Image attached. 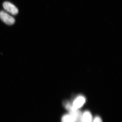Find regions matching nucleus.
Here are the masks:
<instances>
[{
	"instance_id": "nucleus-1",
	"label": "nucleus",
	"mask_w": 122,
	"mask_h": 122,
	"mask_svg": "<svg viewBox=\"0 0 122 122\" xmlns=\"http://www.w3.org/2000/svg\"><path fill=\"white\" fill-rule=\"evenodd\" d=\"M63 105L75 122H81L82 113L79 109L74 108L72 104L68 101H65L63 102Z\"/></svg>"
},
{
	"instance_id": "nucleus-5",
	"label": "nucleus",
	"mask_w": 122,
	"mask_h": 122,
	"mask_svg": "<svg viewBox=\"0 0 122 122\" xmlns=\"http://www.w3.org/2000/svg\"><path fill=\"white\" fill-rule=\"evenodd\" d=\"M92 115L90 111H86L82 114L81 122H92Z\"/></svg>"
},
{
	"instance_id": "nucleus-4",
	"label": "nucleus",
	"mask_w": 122,
	"mask_h": 122,
	"mask_svg": "<svg viewBox=\"0 0 122 122\" xmlns=\"http://www.w3.org/2000/svg\"><path fill=\"white\" fill-rule=\"evenodd\" d=\"M5 9L13 15H16L18 13V10L14 5L9 2H5L3 4Z\"/></svg>"
},
{
	"instance_id": "nucleus-2",
	"label": "nucleus",
	"mask_w": 122,
	"mask_h": 122,
	"mask_svg": "<svg viewBox=\"0 0 122 122\" xmlns=\"http://www.w3.org/2000/svg\"><path fill=\"white\" fill-rule=\"evenodd\" d=\"M0 18L7 25H13L15 22L14 18L4 11L0 12Z\"/></svg>"
},
{
	"instance_id": "nucleus-3",
	"label": "nucleus",
	"mask_w": 122,
	"mask_h": 122,
	"mask_svg": "<svg viewBox=\"0 0 122 122\" xmlns=\"http://www.w3.org/2000/svg\"><path fill=\"white\" fill-rule=\"evenodd\" d=\"M86 99L84 96L79 95L75 99L72 105L75 109H79L82 107L86 102Z\"/></svg>"
},
{
	"instance_id": "nucleus-6",
	"label": "nucleus",
	"mask_w": 122,
	"mask_h": 122,
	"mask_svg": "<svg viewBox=\"0 0 122 122\" xmlns=\"http://www.w3.org/2000/svg\"><path fill=\"white\" fill-rule=\"evenodd\" d=\"M61 122H75L72 117L69 114L64 115L61 119Z\"/></svg>"
},
{
	"instance_id": "nucleus-7",
	"label": "nucleus",
	"mask_w": 122,
	"mask_h": 122,
	"mask_svg": "<svg viewBox=\"0 0 122 122\" xmlns=\"http://www.w3.org/2000/svg\"><path fill=\"white\" fill-rule=\"evenodd\" d=\"M92 122H102V119L99 116H96L93 119Z\"/></svg>"
}]
</instances>
